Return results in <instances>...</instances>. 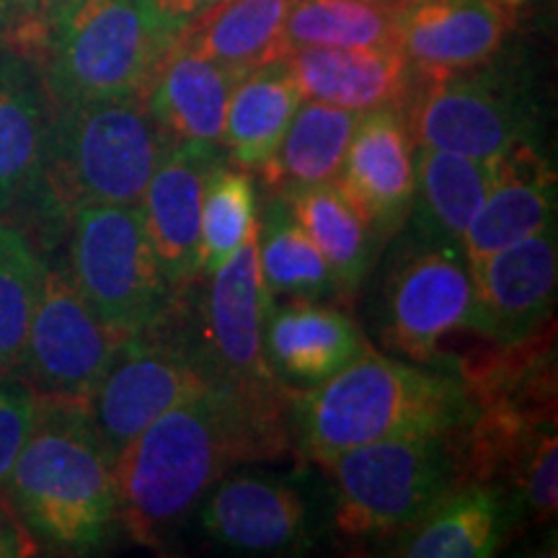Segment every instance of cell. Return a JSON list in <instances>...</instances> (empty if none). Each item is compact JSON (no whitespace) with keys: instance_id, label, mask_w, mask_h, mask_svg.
I'll list each match as a JSON object with an SVG mask.
<instances>
[{"instance_id":"7a4b0ae2","label":"cell","mask_w":558,"mask_h":558,"mask_svg":"<svg viewBox=\"0 0 558 558\" xmlns=\"http://www.w3.org/2000/svg\"><path fill=\"white\" fill-rule=\"evenodd\" d=\"M288 393L298 448L318 465L380 439L463 429L476 409L458 373L386 357L373 347L329 380Z\"/></svg>"},{"instance_id":"52a82bcc","label":"cell","mask_w":558,"mask_h":558,"mask_svg":"<svg viewBox=\"0 0 558 558\" xmlns=\"http://www.w3.org/2000/svg\"><path fill=\"white\" fill-rule=\"evenodd\" d=\"M68 271L96 316L124 337L148 329L177 303L137 205L75 209Z\"/></svg>"},{"instance_id":"8fae6325","label":"cell","mask_w":558,"mask_h":558,"mask_svg":"<svg viewBox=\"0 0 558 558\" xmlns=\"http://www.w3.org/2000/svg\"><path fill=\"white\" fill-rule=\"evenodd\" d=\"M473 277L463 248L439 241H411L386 279L380 339L416 365L439 367L445 341L471 329Z\"/></svg>"},{"instance_id":"83f0119b","label":"cell","mask_w":558,"mask_h":558,"mask_svg":"<svg viewBox=\"0 0 558 558\" xmlns=\"http://www.w3.org/2000/svg\"><path fill=\"white\" fill-rule=\"evenodd\" d=\"M362 111L329 107L320 101L300 104L282 143L259 177L277 197L305 186L337 181L344 163L349 140L354 135Z\"/></svg>"},{"instance_id":"4fadbf2b","label":"cell","mask_w":558,"mask_h":558,"mask_svg":"<svg viewBox=\"0 0 558 558\" xmlns=\"http://www.w3.org/2000/svg\"><path fill=\"white\" fill-rule=\"evenodd\" d=\"M471 331L494 347L520 344L546 329L556 305L558 254L554 222L494 251L471 267Z\"/></svg>"},{"instance_id":"44dd1931","label":"cell","mask_w":558,"mask_h":558,"mask_svg":"<svg viewBox=\"0 0 558 558\" xmlns=\"http://www.w3.org/2000/svg\"><path fill=\"white\" fill-rule=\"evenodd\" d=\"M202 505L209 538L243 554H284L305 543V499L269 476H222Z\"/></svg>"},{"instance_id":"8992f818","label":"cell","mask_w":558,"mask_h":558,"mask_svg":"<svg viewBox=\"0 0 558 558\" xmlns=\"http://www.w3.org/2000/svg\"><path fill=\"white\" fill-rule=\"evenodd\" d=\"M460 432L393 437L339 452L324 469L347 538H396L465 481Z\"/></svg>"},{"instance_id":"f546056e","label":"cell","mask_w":558,"mask_h":558,"mask_svg":"<svg viewBox=\"0 0 558 558\" xmlns=\"http://www.w3.org/2000/svg\"><path fill=\"white\" fill-rule=\"evenodd\" d=\"M259 264L271 295H337L329 264L282 197L271 202L259 222Z\"/></svg>"},{"instance_id":"f1b7e54d","label":"cell","mask_w":558,"mask_h":558,"mask_svg":"<svg viewBox=\"0 0 558 558\" xmlns=\"http://www.w3.org/2000/svg\"><path fill=\"white\" fill-rule=\"evenodd\" d=\"M401 13L380 0H295L282 32V54L303 47H399Z\"/></svg>"},{"instance_id":"e575fe53","label":"cell","mask_w":558,"mask_h":558,"mask_svg":"<svg viewBox=\"0 0 558 558\" xmlns=\"http://www.w3.org/2000/svg\"><path fill=\"white\" fill-rule=\"evenodd\" d=\"M37 541L16 514V509L0 499V558H16L34 554Z\"/></svg>"},{"instance_id":"d4e9b609","label":"cell","mask_w":558,"mask_h":558,"mask_svg":"<svg viewBox=\"0 0 558 558\" xmlns=\"http://www.w3.org/2000/svg\"><path fill=\"white\" fill-rule=\"evenodd\" d=\"M499 158H471L460 153L414 145V218L416 239L452 243L463 248V235L484 205Z\"/></svg>"},{"instance_id":"ffe728a7","label":"cell","mask_w":558,"mask_h":558,"mask_svg":"<svg viewBox=\"0 0 558 558\" xmlns=\"http://www.w3.org/2000/svg\"><path fill=\"white\" fill-rule=\"evenodd\" d=\"M50 122L52 96L39 65L0 45V215L32 205Z\"/></svg>"},{"instance_id":"cb8c5ba5","label":"cell","mask_w":558,"mask_h":558,"mask_svg":"<svg viewBox=\"0 0 558 558\" xmlns=\"http://www.w3.org/2000/svg\"><path fill=\"white\" fill-rule=\"evenodd\" d=\"M300 104L303 94L284 54L243 73L230 90L222 130L230 163L243 171L267 169Z\"/></svg>"},{"instance_id":"6da1fadb","label":"cell","mask_w":558,"mask_h":558,"mask_svg":"<svg viewBox=\"0 0 558 558\" xmlns=\"http://www.w3.org/2000/svg\"><path fill=\"white\" fill-rule=\"evenodd\" d=\"M288 399L213 386L160 414L114 460L117 522L132 541L163 546L209 488L239 463L282 456Z\"/></svg>"},{"instance_id":"e0dca14e","label":"cell","mask_w":558,"mask_h":558,"mask_svg":"<svg viewBox=\"0 0 558 558\" xmlns=\"http://www.w3.org/2000/svg\"><path fill=\"white\" fill-rule=\"evenodd\" d=\"M373 347L360 324L337 305L292 298L275 305L264 329V354L284 388H311Z\"/></svg>"},{"instance_id":"4dcf8cb0","label":"cell","mask_w":558,"mask_h":558,"mask_svg":"<svg viewBox=\"0 0 558 558\" xmlns=\"http://www.w3.org/2000/svg\"><path fill=\"white\" fill-rule=\"evenodd\" d=\"M256 226H259V215H256L254 177L251 171L220 160L209 173L205 202H202V275L218 271L246 243Z\"/></svg>"},{"instance_id":"8d00e7d4","label":"cell","mask_w":558,"mask_h":558,"mask_svg":"<svg viewBox=\"0 0 558 558\" xmlns=\"http://www.w3.org/2000/svg\"><path fill=\"white\" fill-rule=\"evenodd\" d=\"M13 24V0H0V45L9 39Z\"/></svg>"},{"instance_id":"7c38bea8","label":"cell","mask_w":558,"mask_h":558,"mask_svg":"<svg viewBox=\"0 0 558 558\" xmlns=\"http://www.w3.org/2000/svg\"><path fill=\"white\" fill-rule=\"evenodd\" d=\"M124 339L96 316L65 267H45L24 354L41 396L90 401Z\"/></svg>"},{"instance_id":"9a60e30c","label":"cell","mask_w":558,"mask_h":558,"mask_svg":"<svg viewBox=\"0 0 558 558\" xmlns=\"http://www.w3.org/2000/svg\"><path fill=\"white\" fill-rule=\"evenodd\" d=\"M337 184L380 243L407 226L416 177L403 107L362 111Z\"/></svg>"},{"instance_id":"3957f363","label":"cell","mask_w":558,"mask_h":558,"mask_svg":"<svg viewBox=\"0 0 558 558\" xmlns=\"http://www.w3.org/2000/svg\"><path fill=\"white\" fill-rule=\"evenodd\" d=\"M3 488L34 541L62 554H88L107 543L117 522L114 456L88 401L41 396Z\"/></svg>"},{"instance_id":"d6a6232c","label":"cell","mask_w":558,"mask_h":558,"mask_svg":"<svg viewBox=\"0 0 558 558\" xmlns=\"http://www.w3.org/2000/svg\"><path fill=\"white\" fill-rule=\"evenodd\" d=\"M41 393L32 383L0 373V488L11 476L21 448L34 427Z\"/></svg>"},{"instance_id":"603a6c76","label":"cell","mask_w":558,"mask_h":558,"mask_svg":"<svg viewBox=\"0 0 558 558\" xmlns=\"http://www.w3.org/2000/svg\"><path fill=\"white\" fill-rule=\"evenodd\" d=\"M239 78L233 70L177 37L143 96L156 120L177 140L222 145L230 90Z\"/></svg>"},{"instance_id":"484cf974","label":"cell","mask_w":558,"mask_h":558,"mask_svg":"<svg viewBox=\"0 0 558 558\" xmlns=\"http://www.w3.org/2000/svg\"><path fill=\"white\" fill-rule=\"evenodd\" d=\"M295 0H218L190 26L179 39L233 70L248 73L275 58H282V32Z\"/></svg>"},{"instance_id":"ba28073f","label":"cell","mask_w":558,"mask_h":558,"mask_svg":"<svg viewBox=\"0 0 558 558\" xmlns=\"http://www.w3.org/2000/svg\"><path fill=\"white\" fill-rule=\"evenodd\" d=\"M403 117L414 145L471 158H499L535 140L527 86L497 58L460 73L416 75Z\"/></svg>"},{"instance_id":"30bf717a","label":"cell","mask_w":558,"mask_h":558,"mask_svg":"<svg viewBox=\"0 0 558 558\" xmlns=\"http://www.w3.org/2000/svg\"><path fill=\"white\" fill-rule=\"evenodd\" d=\"M213 386L186 333L184 305L148 329L132 333L117 349L88 409L111 456H120L140 432L190 396Z\"/></svg>"},{"instance_id":"4316f807","label":"cell","mask_w":558,"mask_h":558,"mask_svg":"<svg viewBox=\"0 0 558 558\" xmlns=\"http://www.w3.org/2000/svg\"><path fill=\"white\" fill-rule=\"evenodd\" d=\"M282 199L329 264L337 295H354L373 269L380 241L337 181L305 186L284 194Z\"/></svg>"},{"instance_id":"5b68a950","label":"cell","mask_w":558,"mask_h":558,"mask_svg":"<svg viewBox=\"0 0 558 558\" xmlns=\"http://www.w3.org/2000/svg\"><path fill=\"white\" fill-rule=\"evenodd\" d=\"M177 37L153 0H70L39 70L52 104L145 94Z\"/></svg>"},{"instance_id":"2e32d148","label":"cell","mask_w":558,"mask_h":558,"mask_svg":"<svg viewBox=\"0 0 558 558\" xmlns=\"http://www.w3.org/2000/svg\"><path fill=\"white\" fill-rule=\"evenodd\" d=\"M514 13L497 0H411L399 50L416 75H448L499 58Z\"/></svg>"},{"instance_id":"7402d4cb","label":"cell","mask_w":558,"mask_h":558,"mask_svg":"<svg viewBox=\"0 0 558 558\" xmlns=\"http://www.w3.org/2000/svg\"><path fill=\"white\" fill-rule=\"evenodd\" d=\"M284 58L303 99L349 111L403 107L416 81L399 47H303Z\"/></svg>"},{"instance_id":"ac0fdd59","label":"cell","mask_w":558,"mask_h":558,"mask_svg":"<svg viewBox=\"0 0 558 558\" xmlns=\"http://www.w3.org/2000/svg\"><path fill=\"white\" fill-rule=\"evenodd\" d=\"M554 215V166L535 140H522L505 156H499L492 190L463 235L465 262L469 267H476L494 251L550 226Z\"/></svg>"},{"instance_id":"836d02e7","label":"cell","mask_w":558,"mask_h":558,"mask_svg":"<svg viewBox=\"0 0 558 558\" xmlns=\"http://www.w3.org/2000/svg\"><path fill=\"white\" fill-rule=\"evenodd\" d=\"M68 3L70 0H13V24L3 47L39 65L54 21Z\"/></svg>"},{"instance_id":"277c9868","label":"cell","mask_w":558,"mask_h":558,"mask_svg":"<svg viewBox=\"0 0 558 558\" xmlns=\"http://www.w3.org/2000/svg\"><path fill=\"white\" fill-rule=\"evenodd\" d=\"M173 143L143 94L54 104L32 205L47 222H65L88 205H140Z\"/></svg>"},{"instance_id":"d6986e66","label":"cell","mask_w":558,"mask_h":558,"mask_svg":"<svg viewBox=\"0 0 558 558\" xmlns=\"http://www.w3.org/2000/svg\"><path fill=\"white\" fill-rule=\"evenodd\" d=\"M522 512L518 497L497 481L469 478L450 488L416 525L396 535V556L486 558L505 548Z\"/></svg>"},{"instance_id":"5bb4252c","label":"cell","mask_w":558,"mask_h":558,"mask_svg":"<svg viewBox=\"0 0 558 558\" xmlns=\"http://www.w3.org/2000/svg\"><path fill=\"white\" fill-rule=\"evenodd\" d=\"M220 160L218 145L177 140L153 171L137 205L160 269L177 295L202 277V202L209 173Z\"/></svg>"},{"instance_id":"74e56055","label":"cell","mask_w":558,"mask_h":558,"mask_svg":"<svg viewBox=\"0 0 558 558\" xmlns=\"http://www.w3.org/2000/svg\"><path fill=\"white\" fill-rule=\"evenodd\" d=\"M497 3H501V5H505V9H509V11L514 13V16H518V13L522 11V5H525L527 0H497Z\"/></svg>"},{"instance_id":"9c48e42d","label":"cell","mask_w":558,"mask_h":558,"mask_svg":"<svg viewBox=\"0 0 558 558\" xmlns=\"http://www.w3.org/2000/svg\"><path fill=\"white\" fill-rule=\"evenodd\" d=\"M190 311L186 333L209 383L256 399H288L264 354V329L275 308L259 264V226L218 271ZM184 305V303H181Z\"/></svg>"},{"instance_id":"1f68e13d","label":"cell","mask_w":558,"mask_h":558,"mask_svg":"<svg viewBox=\"0 0 558 558\" xmlns=\"http://www.w3.org/2000/svg\"><path fill=\"white\" fill-rule=\"evenodd\" d=\"M45 264L16 226L0 220V373L24 367Z\"/></svg>"},{"instance_id":"d590c367","label":"cell","mask_w":558,"mask_h":558,"mask_svg":"<svg viewBox=\"0 0 558 558\" xmlns=\"http://www.w3.org/2000/svg\"><path fill=\"white\" fill-rule=\"evenodd\" d=\"M160 16L173 32H181L184 26H190L194 19L213 9L218 0H153Z\"/></svg>"},{"instance_id":"f35d334b","label":"cell","mask_w":558,"mask_h":558,"mask_svg":"<svg viewBox=\"0 0 558 558\" xmlns=\"http://www.w3.org/2000/svg\"><path fill=\"white\" fill-rule=\"evenodd\" d=\"M380 3H390V5H399V9H407L411 0H380Z\"/></svg>"}]
</instances>
